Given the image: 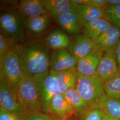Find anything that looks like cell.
<instances>
[{
  "instance_id": "6da1fadb",
  "label": "cell",
  "mask_w": 120,
  "mask_h": 120,
  "mask_svg": "<svg viewBox=\"0 0 120 120\" xmlns=\"http://www.w3.org/2000/svg\"><path fill=\"white\" fill-rule=\"evenodd\" d=\"M9 49L17 54L25 77L33 78L49 71L51 52L42 41L27 40L23 43H13Z\"/></svg>"
},
{
  "instance_id": "7a4b0ae2",
  "label": "cell",
  "mask_w": 120,
  "mask_h": 120,
  "mask_svg": "<svg viewBox=\"0 0 120 120\" xmlns=\"http://www.w3.org/2000/svg\"><path fill=\"white\" fill-rule=\"evenodd\" d=\"M25 78L17 54L9 49L0 60V81L4 82L17 98L18 90Z\"/></svg>"
},
{
  "instance_id": "3957f363",
  "label": "cell",
  "mask_w": 120,
  "mask_h": 120,
  "mask_svg": "<svg viewBox=\"0 0 120 120\" xmlns=\"http://www.w3.org/2000/svg\"><path fill=\"white\" fill-rule=\"evenodd\" d=\"M76 90L90 108H101V101L105 94L104 82L96 76H85L77 73Z\"/></svg>"
},
{
  "instance_id": "277c9868",
  "label": "cell",
  "mask_w": 120,
  "mask_h": 120,
  "mask_svg": "<svg viewBox=\"0 0 120 120\" xmlns=\"http://www.w3.org/2000/svg\"><path fill=\"white\" fill-rule=\"evenodd\" d=\"M0 33L11 39L14 43L26 41L25 20L16 9L3 10L0 15Z\"/></svg>"
},
{
  "instance_id": "5b68a950",
  "label": "cell",
  "mask_w": 120,
  "mask_h": 120,
  "mask_svg": "<svg viewBox=\"0 0 120 120\" xmlns=\"http://www.w3.org/2000/svg\"><path fill=\"white\" fill-rule=\"evenodd\" d=\"M17 98L25 115L43 112L36 86L32 79L25 78L17 91Z\"/></svg>"
},
{
  "instance_id": "8992f818",
  "label": "cell",
  "mask_w": 120,
  "mask_h": 120,
  "mask_svg": "<svg viewBox=\"0 0 120 120\" xmlns=\"http://www.w3.org/2000/svg\"><path fill=\"white\" fill-rule=\"evenodd\" d=\"M36 84L42 111L48 114L52 100L59 94L56 79V73L49 70L46 74L31 78Z\"/></svg>"
},
{
  "instance_id": "52a82bcc",
  "label": "cell",
  "mask_w": 120,
  "mask_h": 120,
  "mask_svg": "<svg viewBox=\"0 0 120 120\" xmlns=\"http://www.w3.org/2000/svg\"><path fill=\"white\" fill-rule=\"evenodd\" d=\"M52 17L48 13L25 21L26 40H38L47 32Z\"/></svg>"
},
{
  "instance_id": "ba28073f",
  "label": "cell",
  "mask_w": 120,
  "mask_h": 120,
  "mask_svg": "<svg viewBox=\"0 0 120 120\" xmlns=\"http://www.w3.org/2000/svg\"><path fill=\"white\" fill-rule=\"evenodd\" d=\"M78 60L68 49L52 50L50 70L58 73L76 68Z\"/></svg>"
},
{
  "instance_id": "9c48e42d",
  "label": "cell",
  "mask_w": 120,
  "mask_h": 120,
  "mask_svg": "<svg viewBox=\"0 0 120 120\" xmlns=\"http://www.w3.org/2000/svg\"><path fill=\"white\" fill-rule=\"evenodd\" d=\"M0 108L13 113L22 119L25 116L17 98L9 89L8 85L0 81Z\"/></svg>"
},
{
  "instance_id": "30bf717a",
  "label": "cell",
  "mask_w": 120,
  "mask_h": 120,
  "mask_svg": "<svg viewBox=\"0 0 120 120\" xmlns=\"http://www.w3.org/2000/svg\"><path fill=\"white\" fill-rule=\"evenodd\" d=\"M120 41V30L112 25L95 41L98 50L104 53L114 52Z\"/></svg>"
},
{
  "instance_id": "8fae6325",
  "label": "cell",
  "mask_w": 120,
  "mask_h": 120,
  "mask_svg": "<svg viewBox=\"0 0 120 120\" xmlns=\"http://www.w3.org/2000/svg\"><path fill=\"white\" fill-rule=\"evenodd\" d=\"M104 54L100 50H96L79 59L76 66L77 73L85 76H97V69Z\"/></svg>"
},
{
  "instance_id": "7c38bea8",
  "label": "cell",
  "mask_w": 120,
  "mask_h": 120,
  "mask_svg": "<svg viewBox=\"0 0 120 120\" xmlns=\"http://www.w3.org/2000/svg\"><path fill=\"white\" fill-rule=\"evenodd\" d=\"M52 50L69 49L72 41L65 31L60 29H53L45 35L43 41Z\"/></svg>"
},
{
  "instance_id": "4fadbf2b",
  "label": "cell",
  "mask_w": 120,
  "mask_h": 120,
  "mask_svg": "<svg viewBox=\"0 0 120 120\" xmlns=\"http://www.w3.org/2000/svg\"><path fill=\"white\" fill-rule=\"evenodd\" d=\"M119 69L115 53H104L99 64L97 75L104 82L115 76Z\"/></svg>"
},
{
  "instance_id": "5bb4252c",
  "label": "cell",
  "mask_w": 120,
  "mask_h": 120,
  "mask_svg": "<svg viewBox=\"0 0 120 120\" xmlns=\"http://www.w3.org/2000/svg\"><path fill=\"white\" fill-rule=\"evenodd\" d=\"M48 115L58 119L73 118L75 116L72 108L64 95L60 94L56 95L52 99Z\"/></svg>"
},
{
  "instance_id": "9a60e30c",
  "label": "cell",
  "mask_w": 120,
  "mask_h": 120,
  "mask_svg": "<svg viewBox=\"0 0 120 120\" xmlns=\"http://www.w3.org/2000/svg\"><path fill=\"white\" fill-rule=\"evenodd\" d=\"M17 10L20 16L26 19L47 13L41 0H22L17 5Z\"/></svg>"
},
{
  "instance_id": "2e32d148",
  "label": "cell",
  "mask_w": 120,
  "mask_h": 120,
  "mask_svg": "<svg viewBox=\"0 0 120 120\" xmlns=\"http://www.w3.org/2000/svg\"><path fill=\"white\" fill-rule=\"evenodd\" d=\"M68 50L79 60L98 49L93 41L83 34H78L72 41Z\"/></svg>"
},
{
  "instance_id": "e0dca14e",
  "label": "cell",
  "mask_w": 120,
  "mask_h": 120,
  "mask_svg": "<svg viewBox=\"0 0 120 120\" xmlns=\"http://www.w3.org/2000/svg\"><path fill=\"white\" fill-rule=\"evenodd\" d=\"M60 27L71 35H77L82 27L75 11L63 14L54 18Z\"/></svg>"
},
{
  "instance_id": "ac0fdd59",
  "label": "cell",
  "mask_w": 120,
  "mask_h": 120,
  "mask_svg": "<svg viewBox=\"0 0 120 120\" xmlns=\"http://www.w3.org/2000/svg\"><path fill=\"white\" fill-rule=\"evenodd\" d=\"M47 13L52 18L75 10L77 5L72 0H41Z\"/></svg>"
},
{
  "instance_id": "d6986e66",
  "label": "cell",
  "mask_w": 120,
  "mask_h": 120,
  "mask_svg": "<svg viewBox=\"0 0 120 120\" xmlns=\"http://www.w3.org/2000/svg\"><path fill=\"white\" fill-rule=\"evenodd\" d=\"M112 26L111 23L105 18L93 20L83 27V35L94 42Z\"/></svg>"
},
{
  "instance_id": "ffe728a7",
  "label": "cell",
  "mask_w": 120,
  "mask_h": 120,
  "mask_svg": "<svg viewBox=\"0 0 120 120\" xmlns=\"http://www.w3.org/2000/svg\"><path fill=\"white\" fill-rule=\"evenodd\" d=\"M77 77L76 67L56 73L57 88L59 94H64L69 90L75 88Z\"/></svg>"
},
{
  "instance_id": "44dd1931",
  "label": "cell",
  "mask_w": 120,
  "mask_h": 120,
  "mask_svg": "<svg viewBox=\"0 0 120 120\" xmlns=\"http://www.w3.org/2000/svg\"><path fill=\"white\" fill-rule=\"evenodd\" d=\"M75 11L82 27L91 21L104 18L103 8L90 4H78L76 6Z\"/></svg>"
},
{
  "instance_id": "7402d4cb",
  "label": "cell",
  "mask_w": 120,
  "mask_h": 120,
  "mask_svg": "<svg viewBox=\"0 0 120 120\" xmlns=\"http://www.w3.org/2000/svg\"><path fill=\"white\" fill-rule=\"evenodd\" d=\"M63 95L72 108L74 116L77 118L91 108L88 103L80 96L75 88L69 90Z\"/></svg>"
},
{
  "instance_id": "603a6c76",
  "label": "cell",
  "mask_w": 120,
  "mask_h": 120,
  "mask_svg": "<svg viewBox=\"0 0 120 120\" xmlns=\"http://www.w3.org/2000/svg\"><path fill=\"white\" fill-rule=\"evenodd\" d=\"M104 88L108 97L120 101V69L115 76L104 82Z\"/></svg>"
},
{
  "instance_id": "cb8c5ba5",
  "label": "cell",
  "mask_w": 120,
  "mask_h": 120,
  "mask_svg": "<svg viewBox=\"0 0 120 120\" xmlns=\"http://www.w3.org/2000/svg\"><path fill=\"white\" fill-rule=\"evenodd\" d=\"M101 109L109 115L120 120V101L105 97L101 103Z\"/></svg>"
},
{
  "instance_id": "d4e9b609",
  "label": "cell",
  "mask_w": 120,
  "mask_h": 120,
  "mask_svg": "<svg viewBox=\"0 0 120 120\" xmlns=\"http://www.w3.org/2000/svg\"><path fill=\"white\" fill-rule=\"evenodd\" d=\"M104 18L120 30V4H107L103 8Z\"/></svg>"
},
{
  "instance_id": "484cf974",
  "label": "cell",
  "mask_w": 120,
  "mask_h": 120,
  "mask_svg": "<svg viewBox=\"0 0 120 120\" xmlns=\"http://www.w3.org/2000/svg\"><path fill=\"white\" fill-rule=\"evenodd\" d=\"M104 111L101 108H91L77 117V120H103Z\"/></svg>"
},
{
  "instance_id": "4316f807",
  "label": "cell",
  "mask_w": 120,
  "mask_h": 120,
  "mask_svg": "<svg viewBox=\"0 0 120 120\" xmlns=\"http://www.w3.org/2000/svg\"><path fill=\"white\" fill-rule=\"evenodd\" d=\"M13 43L11 39L0 33V60H2L5 53Z\"/></svg>"
},
{
  "instance_id": "83f0119b",
  "label": "cell",
  "mask_w": 120,
  "mask_h": 120,
  "mask_svg": "<svg viewBox=\"0 0 120 120\" xmlns=\"http://www.w3.org/2000/svg\"><path fill=\"white\" fill-rule=\"evenodd\" d=\"M0 120H22V118L0 108Z\"/></svg>"
},
{
  "instance_id": "f1b7e54d",
  "label": "cell",
  "mask_w": 120,
  "mask_h": 120,
  "mask_svg": "<svg viewBox=\"0 0 120 120\" xmlns=\"http://www.w3.org/2000/svg\"><path fill=\"white\" fill-rule=\"evenodd\" d=\"M22 120H48V115L43 112L26 115Z\"/></svg>"
},
{
  "instance_id": "f546056e",
  "label": "cell",
  "mask_w": 120,
  "mask_h": 120,
  "mask_svg": "<svg viewBox=\"0 0 120 120\" xmlns=\"http://www.w3.org/2000/svg\"><path fill=\"white\" fill-rule=\"evenodd\" d=\"M84 4L101 8H103L107 5L106 0H85Z\"/></svg>"
},
{
  "instance_id": "4dcf8cb0",
  "label": "cell",
  "mask_w": 120,
  "mask_h": 120,
  "mask_svg": "<svg viewBox=\"0 0 120 120\" xmlns=\"http://www.w3.org/2000/svg\"><path fill=\"white\" fill-rule=\"evenodd\" d=\"M114 53L116 55L118 65L120 69V41L116 48Z\"/></svg>"
},
{
  "instance_id": "1f68e13d",
  "label": "cell",
  "mask_w": 120,
  "mask_h": 120,
  "mask_svg": "<svg viewBox=\"0 0 120 120\" xmlns=\"http://www.w3.org/2000/svg\"><path fill=\"white\" fill-rule=\"evenodd\" d=\"M107 4L117 5L120 4V0H106Z\"/></svg>"
},
{
  "instance_id": "d6a6232c",
  "label": "cell",
  "mask_w": 120,
  "mask_h": 120,
  "mask_svg": "<svg viewBox=\"0 0 120 120\" xmlns=\"http://www.w3.org/2000/svg\"><path fill=\"white\" fill-rule=\"evenodd\" d=\"M104 111V110H103ZM103 120H117L115 118L112 117V116L109 115L106 112L104 111L103 114Z\"/></svg>"
},
{
  "instance_id": "836d02e7",
  "label": "cell",
  "mask_w": 120,
  "mask_h": 120,
  "mask_svg": "<svg viewBox=\"0 0 120 120\" xmlns=\"http://www.w3.org/2000/svg\"><path fill=\"white\" fill-rule=\"evenodd\" d=\"M48 120H73V118H68L65 119H58L48 115Z\"/></svg>"
}]
</instances>
